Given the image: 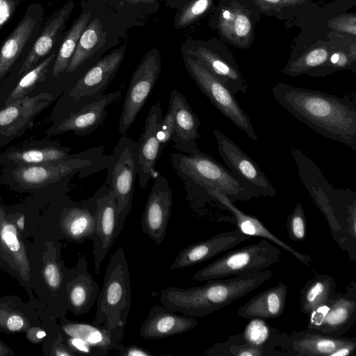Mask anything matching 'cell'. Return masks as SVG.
Returning <instances> with one entry per match:
<instances>
[{
    "instance_id": "obj_34",
    "label": "cell",
    "mask_w": 356,
    "mask_h": 356,
    "mask_svg": "<svg viewBox=\"0 0 356 356\" xmlns=\"http://www.w3.org/2000/svg\"><path fill=\"white\" fill-rule=\"evenodd\" d=\"M335 43L334 33L331 31L325 38L316 39L312 43L293 49L282 70L284 74L296 77L307 74L309 76L328 60Z\"/></svg>"
},
{
    "instance_id": "obj_50",
    "label": "cell",
    "mask_w": 356,
    "mask_h": 356,
    "mask_svg": "<svg viewBox=\"0 0 356 356\" xmlns=\"http://www.w3.org/2000/svg\"><path fill=\"white\" fill-rule=\"evenodd\" d=\"M120 356H152L154 355L148 350L137 345L124 346L122 343L118 350Z\"/></svg>"
},
{
    "instance_id": "obj_5",
    "label": "cell",
    "mask_w": 356,
    "mask_h": 356,
    "mask_svg": "<svg viewBox=\"0 0 356 356\" xmlns=\"http://www.w3.org/2000/svg\"><path fill=\"white\" fill-rule=\"evenodd\" d=\"M125 52L124 45L115 49L70 83L56 100L51 120L54 122L65 118L104 95L115 76Z\"/></svg>"
},
{
    "instance_id": "obj_3",
    "label": "cell",
    "mask_w": 356,
    "mask_h": 356,
    "mask_svg": "<svg viewBox=\"0 0 356 356\" xmlns=\"http://www.w3.org/2000/svg\"><path fill=\"white\" fill-rule=\"evenodd\" d=\"M108 156L103 154L92 159H70L41 164L3 167L1 181L12 190L31 195L39 206L64 196L72 178L79 173L85 178L106 169Z\"/></svg>"
},
{
    "instance_id": "obj_7",
    "label": "cell",
    "mask_w": 356,
    "mask_h": 356,
    "mask_svg": "<svg viewBox=\"0 0 356 356\" xmlns=\"http://www.w3.org/2000/svg\"><path fill=\"white\" fill-rule=\"evenodd\" d=\"M96 301L92 323L125 327L131 305V286L126 254L121 247L110 257Z\"/></svg>"
},
{
    "instance_id": "obj_20",
    "label": "cell",
    "mask_w": 356,
    "mask_h": 356,
    "mask_svg": "<svg viewBox=\"0 0 356 356\" xmlns=\"http://www.w3.org/2000/svg\"><path fill=\"white\" fill-rule=\"evenodd\" d=\"M71 148L62 145L58 140H32L13 145L0 153V165L41 164L70 159H92L97 157L99 151L92 147L81 152L70 154Z\"/></svg>"
},
{
    "instance_id": "obj_23",
    "label": "cell",
    "mask_w": 356,
    "mask_h": 356,
    "mask_svg": "<svg viewBox=\"0 0 356 356\" xmlns=\"http://www.w3.org/2000/svg\"><path fill=\"white\" fill-rule=\"evenodd\" d=\"M0 266L26 288L31 286V266L25 247L13 218L12 207L0 201Z\"/></svg>"
},
{
    "instance_id": "obj_49",
    "label": "cell",
    "mask_w": 356,
    "mask_h": 356,
    "mask_svg": "<svg viewBox=\"0 0 356 356\" xmlns=\"http://www.w3.org/2000/svg\"><path fill=\"white\" fill-rule=\"evenodd\" d=\"M51 354L56 356H73L76 353L64 341V335L60 332L52 345Z\"/></svg>"
},
{
    "instance_id": "obj_15",
    "label": "cell",
    "mask_w": 356,
    "mask_h": 356,
    "mask_svg": "<svg viewBox=\"0 0 356 356\" xmlns=\"http://www.w3.org/2000/svg\"><path fill=\"white\" fill-rule=\"evenodd\" d=\"M218 150L229 170L252 197H272L277 191L250 157L221 131L213 129Z\"/></svg>"
},
{
    "instance_id": "obj_45",
    "label": "cell",
    "mask_w": 356,
    "mask_h": 356,
    "mask_svg": "<svg viewBox=\"0 0 356 356\" xmlns=\"http://www.w3.org/2000/svg\"><path fill=\"white\" fill-rule=\"evenodd\" d=\"M307 219L300 202L295 206L293 210L286 219V230L289 238L300 242L307 236Z\"/></svg>"
},
{
    "instance_id": "obj_8",
    "label": "cell",
    "mask_w": 356,
    "mask_h": 356,
    "mask_svg": "<svg viewBox=\"0 0 356 356\" xmlns=\"http://www.w3.org/2000/svg\"><path fill=\"white\" fill-rule=\"evenodd\" d=\"M281 251L266 239L230 251L197 270L193 279L207 281L261 271L280 261Z\"/></svg>"
},
{
    "instance_id": "obj_35",
    "label": "cell",
    "mask_w": 356,
    "mask_h": 356,
    "mask_svg": "<svg viewBox=\"0 0 356 356\" xmlns=\"http://www.w3.org/2000/svg\"><path fill=\"white\" fill-rule=\"evenodd\" d=\"M106 35L98 18L88 22L78 41L65 74L71 83L92 65H90L89 60L104 44Z\"/></svg>"
},
{
    "instance_id": "obj_30",
    "label": "cell",
    "mask_w": 356,
    "mask_h": 356,
    "mask_svg": "<svg viewBox=\"0 0 356 356\" xmlns=\"http://www.w3.org/2000/svg\"><path fill=\"white\" fill-rule=\"evenodd\" d=\"M250 238V236L243 234L236 228L191 244L179 251L170 270L187 268L202 263L232 249Z\"/></svg>"
},
{
    "instance_id": "obj_32",
    "label": "cell",
    "mask_w": 356,
    "mask_h": 356,
    "mask_svg": "<svg viewBox=\"0 0 356 356\" xmlns=\"http://www.w3.org/2000/svg\"><path fill=\"white\" fill-rule=\"evenodd\" d=\"M66 292L68 310L75 316L88 313L97 299L99 285L89 273L87 261L83 257H79L76 267L69 268Z\"/></svg>"
},
{
    "instance_id": "obj_47",
    "label": "cell",
    "mask_w": 356,
    "mask_h": 356,
    "mask_svg": "<svg viewBox=\"0 0 356 356\" xmlns=\"http://www.w3.org/2000/svg\"><path fill=\"white\" fill-rule=\"evenodd\" d=\"M175 131V120L172 110L168 109L162 118L161 123L159 138L161 143V147L163 149L170 141H172Z\"/></svg>"
},
{
    "instance_id": "obj_39",
    "label": "cell",
    "mask_w": 356,
    "mask_h": 356,
    "mask_svg": "<svg viewBox=\"0 0 356 356\" xmlns=\"http://www.w3.org/2000/svg\"><path fill=\"white\" fill-rule=\"evenodd\" d=\"M333 33L335 43L331 54L325 65L316 71L312 77H325L344 70L356 73V38Z\"/></svg>"
},
{
    "instance_id": "obj_22",
    "label": "cell",
    "mask_w": 356,
    "mask_h": 356,
    "mask_svg": "<svg viewBox=\"0 0 356 356\" xmlns=\"http://www.w3.org/2000/svg\"><path fill=\"white\" fill-rule=\"evenodd\" d=\"M59 97L56 93L29 95L0 108V147L22 136L35 118Z\"/></svg>"
},
{
    "instance_id": "obj_29",
    "label": "cell",
    "mask_w": 356,
    "mask_h": 356,
    "mask_svg": "<svg viewBox=\"0 0 356 356\" xmlns=\"http://www.w3.org/2000/svg\"><path fill=\"white\" fill-rule=\"evenodd\" d=\"M60 329L65 336L83 341L98 356H106L111 350H118L124 335V326L111 327L105 323L70 321L65 316L60 321Z\"/></svg>"
},
{
    "instance_id": "obj_48",
    "label": "cell",
    "mask_w": 356,
    "mask_h": 356,
    "mask_svg": "<svg viewBox=\"0 0 356 356\" xmlns=\"http://www.w3.org/2000/svg\"><path fill=\"white\" fill-rule=\"evenodd\" d=\"M22 0H0V32L13 18Z\"/></svg>"
},
{
    "instance_id": "obj_40",
    "label": "cell",
    "mask_w": 356,
    "mask_h": 356,
    "mask_svg": "<svg viewBox=\"0 0 356 356\" xmlns=\"http://www.w3.org/2000/svg\"><path fill=\"white\" fill-rule=\"evenodd\" d=\"M314 275L300 292V310L307 316L335 294L336 284L333 277L316 272Z\"/></svg>"
},
{
    "instance_id": "obj_11",
    "label": "cell",
    "mask_w": 356,
    "mask_h": 356,
    "mask_svg": "<svg viewBox=\"0 0 356 356\" xmlns=\"http://www.w3.org/2000/svg\"><path fill=\"white\" fill-rule=\"evenodd\" d=\"M186 71L210 102L253 141L257 135L250 118L240 106L235 95L200 62L182 51Z\"/></svg>"
},
{
    "instance_id": "obj_37",
    "label": "cell",
    "mask_w": 356,
    "mask_h": 356,
    "mask_svg": "<svg viewBox=\"0 0 356 356\" xmlns=\"http://www.w3.org/2000/svg\"><path fill=\"white\" fill-rule=\"evenodd\" d=\"M239 333L242 339L250 346L261 348L266 356L288 355L284 347L286 333L271 327L266 320L254 318Z\"/></svg>"
},
{
    "instance_id": "obj_52",
    "label": "cell",
    "mask_w": 356,
    "mask_h": 356,
    "mask_svg": "<svg viewBox=\"0 0 356 356\" xmlns=\"http://www.w3.org/2000/svg\"><path fill=\"white\" fill-rule=\"evenodd\" d=\"M124 1L132 3L144 4V5H147V4L152 5L154 3H157V2L159 1V0H124Z\"/></svg>"
},
{
    "instance_id": "obj_42",
    "label": "cell",
    "mask_w": 356,
    "mask_h": 356,
    "mask_svg": "<svg viewBox=\"0 0 356 356\" xmlns=\"http://www.w3.org/2000/svg\"><path fill=\"white\" fill-rule=\"evenodd\" d=\"M207 356H266L264 349L249 345L240 334L229 335L225 341L216 343L204 353Z\"/></svg>"
},
{
    "instance_id": "obj_38",
    "label": "cell",
    "mask_w": 356,
    "mask_h": 356,
    "mask_svg": "<svg viewBox=\"0 0 356 356\" xmlns=\"http://www.w3.org/2000/svg\"><path fill=\"white\" fill-rule=\"evenodd\" d=\"M90 17V12H82L74 21L67 32L63 35L49 73L51 79L58 80L65 78L64 75L78 41Z\"/></svg>"
},
{
    "instance_id": "obj_17",
    "label": "cell",
    "mask_w": 356,
    "mask_h": 356,
    "mask_svg": "<svg viewBox=\"0 0 356 356\" xmlns=\"http://www.w3.org/2000/svg\"><path fill=\"white\" fill-rule=\"evenodd\" d=\"M44 8L32 3L0 47V84L28 54L44 21Z\"/></svg>"
},
{
    "instance_id": "obj_36",
    "label": "cell",
    "mask_w": 356,
    "mask_h": 356,
    "mask_svg": "<svg viewBox=\"0 0 356 356\" xmlns=\"http://www.w3.org/2000/svg\"><path fill=\"white\" fill-rule=\"evenodd\" d=\"M288 286L279 282L250 298L237 311V315L246 318L270 320L280 317L284 312Z\"/></svg>"
},
{
    "instance_id": "obj_24",
    "label": "cell",
    "mask_w": 356,
    "mask_h": 356,
    "mask_svg": "<svg viewBox=\"0 0 356 356\" xmlns=\"http://www.w3.org/2000/svg\"><path fill=\"white\" fill-rule=\"evenodd\" d=\"M284 346L291 356H350L355 353L356 338L333 336L305 329L286 334Z\"/></svg>"
},
{
    "instance_id": "obj_33",
    "label": "cell",
    "mask_w": 356,
    "mask_h": 356,
    "mask_svg": "<svg viewBox=\"0 0 356 356\" xmlns=\"http://www.w3.org/2000/svg\"><path fill=\"white\" fill-rule=\"evenodd\" d=\"M198 324L194 317L178 314L165 307L154 305L140 329V336L145 339H161L185 333Z\"/></svg>"
},
{
    "instance_id": "obj_21",
    "label": "cell",
    "mask_w": 356,
    "mask_h": 356,
    "mask_svg": "<svg viewBox=\"0 0 356 356\" xmlns=\"http://www.w3.org/2000/svg\"><path fill=\"white\" fill-rule=\"evenodd\" d=\"M93 197L95 226L90 241L93 247L95 272L99 273L102 262L122 229L119 225L115 196L111 188L104 184Z\"/></svg>"
},
{
    "instance_id": "obj_46",
    "label": "cell",
    "mask_w": 356,
    "mask_h": 356,
    "mask_svg": "<svg viewBox=\"0 0 356 356\" xmlns=\"http://www.w3.org/2000/svg\"><path fill=\"white\" fill-rule=\"evenodd\" d=\"M325 27L331 31L356 38V15L344 13L329 18Z\"/></svg>"
},
{
    "instance_id": "obj_31",
    "label": "cell",
    "mask_w": 356,
    "mask_h": 356,
    "mask_svg": "<svg viewBox=\"0 0 356 356\" xmlns=\"http://www.w3.org/2000/svg\"><path fill=\"white\" fill-rule=\"evenodd\" d=\"M169 108L175 120V131L172 141L173 147L184 154H192L197 147L200 135L198 129L200 121L193 111L185 96L177 90L170 95Z\"/></svg>"
},
{
    "instance_id": "obj_9",
    "label": "cell",
    "mask_w": 356,
    "mask_h": 356,
    "mask_svg": "<svg viewBox=\"0 0 356 356\" xmlns=\"http://www.w3.org/2000/svg\"><path fill=\"white\" fill-rule=\"evenodd\" d=\"M210 26L225 43L248 49L255 39V26L261 15L253 0H219Z\"/></svg>"
},
{
    "instance_id": "obj_10",
    "label": "cell",
    "mask_w": 356,
    "mask_h": 356,
    "mask_svg": "<svg viewBox=\"0 0 356 356\" xmlns=\"http://www.w3.org/2000/svg\"><path fill=\"white\" fill-rule=\"evenodd\" d=\"M138 142L122 135L112 153L108 155L105 184L113 191L122 229L131 209L134 181L137 175L136 163Z\"/></svg>"
},
{
    "instance_id": "obj_12",
    "label": "cell",
    "mask_w": 356,
    "mask_h": 356,
    "mask_svg": "<svg viewBox=\"0 0 356 356\" xmlns=\"http://www.w3.org/2000/svg\"><path fill=\"white\" fill-rule=\"evenodd\" d=\"M225 44L221 39L216 38L209 41L191 40L183 52L200 62L234 95L247 94L248 83Z\"/></svg>"
},
{
    "instance_id": "obj_6",
    "label": "cell",
    "mask_w": 356,
    "mask_h": 356,
    "mask_svg": "<svg viewBox=\"0 0 356 356\" xmlns=\"http://www.w3.org/2000/svg\"><path fill=\"white\" fill-rule=\"evenodd\" d=\"M170 162L183 182L209 186L232 202L253 198L229 169L199 148L189 154L172 152Z\"/></svg>"
},
{
    "instance_id": "obj_44",
    "label": "cell",
    "mask_w": 356,
    "mask_h": 356,
    "mask_svg": "<svg viewBox=\"0 0 356 356\" xmlns=\"http://www.w3.org/2000/svg\"><path fill=\"white\" fill-rule=\"evenodd\" d=\"M0 302V329L6 332H21L29 329L31 323L24 312L15 309L14 303Z\"/></svg>"
},
{
    "instance_id": "obj_18",
    "label": "cell",
    "mask_w": 356,
    "mask_h": 356,
    "mask_svg": "<svg viewBox=\"0 0 356 356\" xmlns=\"http://www.w3.org/2000/svg\"><path fill=\"white\" fill-rule=\"evenodd\" d=\"M47 215L58 225L62 238L70 241L83 243L95 232L93 196L78 202L66 194L48 204Z\"/></svg>"
},
{
    "instance_id": "obj_43",
    "label": "cell",
    "mask_w": 356,
    "mask_h": 356,
    "mask_svg": "<svg viewBox=\"0 0 356 356\" xmlns=\"http://www.w3.org/2000/svg\"><path fill=\"white\" fill-rule=\"evenodd\" d=\"M215 0H189L177 15L176 29H184L195 23L215 8Z\"/></svg>"
},
{
    "instance_id": "obj_4",
    "label": "cell",
    "mask_w": 356,
    "mask_h": 356,
    "mask_svg": "<svg viewBox=\"0 0 356 356\" xmlns=\"http://www.w3.org/2000/svg\"><path fill=\"white\" fill-rule=\"evenodd\" d=\"M272 270L207 280L200 286L168 287L160 294L162 305L191 317H204L247 296L272 278Z\"/></svg>"
},
{
    "instance_id": "obj_2",
    "label": "cell",
    "mask_w": 356,
    "mask_h": 356,
    "mask_svg": "<svg viewBox=\"0 0 356 356\" xmlns=\"http://www.w3.org/2000/svg\"><path fill=\"white\" fill-rule=\"evenodd\" d=\"M291 154L299 176L316 207L325 218L332 236L349 258L356 259V193L334 188L318 167L299 149Z\"/></svg>"
},
{
    "instance_id": "obj_13",
    "label": "cell",
    "mask_w": 356,
    "mask_h": 356,
    "mask_svg": "<svg viewBox=\"0 0 356 356\" xmlns=\"http://www.w3.org/2000/svg\"><path fill=\"white\" fill-rule=\"evenodd\" d=\"M186 188L195 196V200L213 202L221 209L229 211L231 217L225 221L233 223L243 234L250 237H260L268 240L275 245L281 247L307 266H310L312 259L288 245L273 234L257 218L248 215L240 210L234 202L225 195L209 186H200L189 182H183Z\"/></svg>"
},
{
    "instance_id": "obj_41",
    "label": "cell",
    "mask_w": 356,
    "mask_h": 356,
    "mask_svg": "<svg viewBox=\"0 0 356 356\" xmlns=\"http://www.w3.org/2000/svg\"><path fill=\"white\" fill-rule=\"evenodd\" d=\"M261 15L291 21L302 15L314 11V0H253Z\"/></svg>"
},
{
    "instance_id": "obj_19",
    "label": "cell",
    "mask_w": 356,
    "mask_h": 356,
    "mask_svg": "<svg viewBox=\"0 0 356 356\" xmlns=\"http://www.w3.org/2000/svg\"><path fill=\"white\" fill-rule=\"evenodd\" d=\"M306 330L333 336H342L356 321V283L346 286V293H335L309 316Z\"/></svg>"
},
{
    "instance_id": "obj_28",
    "label": "cell",
    "mask_w": 356,
    "mask_h": 356,
    "mask_svg": "<svg viewBox=\"0 0 356 356\" xmlns=\"http://www.w3.org/2000/svg\"><path fill=\"white\" fill-rule=\"evenodd\" d=\"M163 118L160 102L152 105L145 120V127L138 142L136 172L138 185L144 188L150 179L159 174L155 165L162 152L159 138V129Z\"/></svg>"
},
{
    "instance_id": "obj_16",
    "label": "cell",
    "mask_w": 356,
    "mask_h": 356,
    "mask_svg": "<svg viewBox=\"0 0 356 356\" xmlns=\"http://www.w3.org/2000/svg\"><path fill=\"white\" fill-rule=\"evenodd\" d=\"M74 2L68 0L44 21L39 35L27 56L19 62L0 84V91L10 87L19 78L38 65L60 42Z\"/></svg>"
},
{
    "instance_id": "obj_14",
    "label": "cell",
    "mask_w": 356,
    "mask_h": 356,
    "mask_svg": "<svg viewBox=\"0 0 356 356\" xmlns=\"http://www.w3.org/2000/svg\"><path fill=\"white\" fill-rule=\"evenodd\" d=\"M161 69L159 51L156 48L152 49L145 54L130 79L118 123V131L122 135H126L145 104Z\"/></svg>"
},
{
    "instance_id": "obj_51",
    "label": "cell",
    "mask_w": 356,
    "mask_h": 356,
    "mask_svg": "<svg viewBox=\"0 0 356 356\" xmlns=\"http://www.w3.org/2000/svg\"><path fill=\"white\" fill-rule=\"evenodd\" d=\"M11 354L12 350H10L6 344L0 341V355H10Z\"/></svg>"
},
{
    "instance_id": "obj_25",
    "label": "cell",
    "mask_w": 356,
    "mask_h": 356,
    "mask_svg": "<svg viewBox=\"0 0 356 356\" xmlns=\"http://www.w3.org/2000/svg\"><path fill=\"white\" fill-rule=\"evenodd\" d=\"M121 97V90L104 93L65 118L53 122L44 134L52 136L72 131L77 136L89 135L104 125L108 115L106 108Z\"/></svg>"
},
{
    "instance_id": "obj_1",
    "label": "cell",
    "mask_w": 356,
    "mask_h": 356,
    "mask_svg": "<svg viewBox=\"0 0 356 356\" xmlns=\"http://www.w3.org/2000/svg\"><path fill=\"white\" fill-rule=\"evenodd\" d=\"M277 102L320 135L356 152V104L346 97L280 82L272 89Z\"/></svg>"
},
{
    "instance_id": "obj_27",
    "label": "cell",
    "mask_w": 356,
    "mask_h": 356,
    "mask_svg": "<svg viewBox=\"0 0 356 356\" xmlns=\"http://www.w3.org/2000/svg\"><path fill=\"white\" fill-rule=\"evenodd\" d=\"M60 43L38 65L24 74L8 88L0 91V108L24 98L41 92H53L59 97L65 89L60 81L49 78Z\"/></svg>"
},
{
    "instance_id": "obj_26",
    "label": "cell",
    "mask_w": 356,
    "mask_h": 356,
    "mask_svg": "<svg viewBox=\"0 0 356 356\" xmlns=\"http://www.w3.org/2000/svg\"><path fill=\"white\" fill-rule=\"evenodd\" d=\"M172 205V191L167 179L158 174L154 179L140 225L143 233L157 245L164 240Z\"/></svg>"
}]
</instances>
